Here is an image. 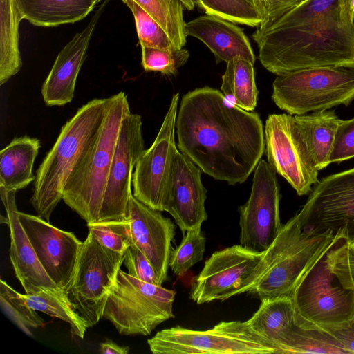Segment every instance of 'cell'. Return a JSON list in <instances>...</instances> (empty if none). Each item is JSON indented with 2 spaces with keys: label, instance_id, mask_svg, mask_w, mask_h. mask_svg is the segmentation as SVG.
<instances>
[{
  "label": "cell",
  "instance_id": "7dc6e473",
  "mask_svg": "<svg viewBox=\"0 0 354 354\" xmlns=\"http://www.w3.org/2000/svg\"><path fill=\"white\" fill-rule=\"evenodd\" d=\"M353 243H354V241H353Z\"/></svg>",
  "mask_w": 354,
  "mask_h": 354
},
{
  "label": "cell",
  "instance_id": "bcb514c9",
  "mask_svg": "<svg viewBox=\"0 0 354 354\" xmlns=\"http://www.w3.org/2000/svg\"><path fill=\"white\" fill-rule=\"evenodd\" d=\"M96 3H98L100 1H101V0H95Z\"/></svg>",
  "mask_w": 354,
  "mask_h": 354
},
{
  "label": "cell",
  "instance_id": "ab89813d",
  "mask_svg": "<svg viewBox=\"0 0 354 354\" xmlns=\"http://www.w3.org/2000/svg\"><path fill=\"white\" fill-rule=\"evenodd\" d=\"M352 158H354V118L339 120L329 161L340 162Z\"/></svg>",
  "mask_w": 354,
  "mask_h": 354
},
{
  "label": "cell",
  "instance_id": "603a6c76",
  "mask_svg": "<svg viewBox=\"0 0 354 354\" xmlns=\"http://www.w3.org/2000/svg\"><path fill=\"white\" fill-rule=\"evenodd\" d=\"M307 154L318 171L330 164L336 130L340 119L333 111L310 115H292Z\"/></svg>",
  "mask_w": 354,
  "mask_h": 354
},
{
  "label": "cell",
  "instance_id": "74e56055",
  "mask_svg": "<svg viewBox=\"0 0 354 354\" xmlns=\"http://www.w3.org/2000/svg\"><path fill=\"white\" fill-rule=\"evenodd\" d=\"M327 259L338 282L345 288L354 290V243L339 239L328 250Z\"/></svg>",
  "mask_w": 354,
  "mask_h": 354
},
{
  "label": "cell",
  "instance_id": "ee69618b",
  "mask_svg": "<svg viewBox=\"0 0 354 354\" xmlns=\"http://www.w3.org/2000/svg\"><path fill=\"white\" fill-rule=\"evenodd\" d=\"M344 3L350 15L354 17V0H344Z\"/></svg>",
  "mask_w": 354,
  "mask_h": 354
},
{
  "label": "cell",
  "instance_id": "7bdbcfd3",
  "mask_svg": "<svg viewBox=\"0 0 354 354\" xmlns=\"http://www.w3.org/2000/svg\"><path fill=\"white\" fill-rule=\"evenodd\" d=\"M100 352L103 354H127L129 348L120 346L112 341H106L100 344Z\"/></svg>",
  "mask_w": 354,
  "mask_h": 354
},
{
  "label": "cell",
  "instance_id": "60d3db41",
  "mask_svg": "<svg viewBox=\"0 0 354 354\" xmlns=\"http://www.w3.org/2000/svg\"><path fill=\"white\" fill-rule=\"evenodd\" d=\"M124 263L131 276L147 283L160 285L151 263L133 243L125 252Z\"/></svg>",
  "mask_w": 354,
  "mask_h": 354
},
{
  "label": "cell",
  "instance_id": "44dd1931",
  "mask_svg": "<svg viewBox=\"0 0 354 354\" xmlns=\"http://www.w3.org/2000/svg\"><path fill=\"white\" fill-rule=\"evenodd\" d=\"M17 191L0 187V195L6 212V223L10 230L9 255L16 277L26 294L42 290L59 289L47 274L19 219L16 204Z\"/></svg>",
  "mask_w": 354,
  "mask_h": 354
},
{
  "label": "cell",
  "instance_id": "3957f363",
  "mask_svg": "<svg viewBox=\"0 0 354 354\" xmlns=\"http://www.w3.org/2000/svg\"><path fill=\"white\" fill-rule=\"evenodd\" d=\"M111 101V96L95 98L79 108L36 171L30 201L37 216L47 222L62 200L66 184L92 149Z\"/></svg>",
  "mask_w": 354,
  "mask_h": 354
},
{
  "label": "cell",
  "instance_id": "ffe728a7",
  "mask_svg": "<svg viewBox=\"0 0 354 354\" xmlns=\"http://www.w3.org/2000/svg\"><path fill=\"white\" fill-rule=\"evenodd\" d=\"M109 1L104 0L100 5L88 24L57 55L41 87L43 100L47 106H64L73 99L77 78L90 41Z\"/></svg>",
  "mask_w": 354,
  "mask_h": 354
},
{
  "label": "cell",
  "instance_id": "836d02e7",
  "mask_svg": "<svg viewBox=\"0 0 354 354\" xmlns=\"http://www.w3.org/2000/svg\"><path fill=\"white\" fill-rule=\"evenodd\" d=\"M178 245L173 250L169 268L178 277L183 276L193 266L203 259L206 239L201 228L187 230Z\"/></svg>",
  "mask_w": 354,
  "mask_h": 354
},
{
  "label": "cell",
  "instance_id": "4316f807",
  "mask_svg": "<svg viewBox=\"0 0 354 354\" xmlns=\"http://www.w3.org/2000/svg\"><path fill=\"white\" fill-rule=\"evenodd\" d=\"M22 17L15 0H0V85L22 66L19 26Z\"/></svg>",
  "mask_w": 354,
  "mask_h": 354
},
{
  "label": "cell",
  "instance_id": "d6986e66",
  "mask_svg": "<svg viewBox=\"0 0 354 354\" xmlns=\"http://www.w3.org/2000/svg\"><path fill=\"white\" fill-rule=\"evenodd\" d=\"M127 219L133 243L144 253L153 266L160 285L167 280L171 242L176 226L160 211L153 209L132 194Z\"/></svg>",
  "mask_w": 354,
  "mask_h": 354
},
{
  "label": "cell",
  "instance_id": "4dcf8cb0",
  "mask_svg": "<svg viewBox=\"0 0 354 354\" xmlns=\"http://www.w3.org/2000/svg\"><path fill=\"white\" fill-rule=\"evenodd\" d=\"M166 31L178 49L187 42L183 19L185 6L180 0H133Z\"/></svg>",
  "mask_w": 354,
  "mask_h": 354
},
{
  "label": "cell",
  "instance_id": "d4e9b609",
  "mask_svg": "<svg viewBox=\"0 0 354 354\" xmlns=\"http://www.w3.org/2000/svg\"><path fill=\"white\" fill-rule=\"evenodd\" d=\"M23 19L37 26L53 27L84 19L95 0H15Z\"/></svg>",
  "mask_w": 354,
  "mask_h": 354
},
{
  "label": "cell",
  "instance_id": "9a60e30c",
  "mask_svg": "<svg viewBox=\"0 0 354 354\" xmlns=\"http://www.w3.org/2000/svg\"><path fill=\"white\" fill-rule=\"evenodd\" d=\"M145 150L141 116L130 112L122 122L97 222L127 220L132 175Z\"/></svg>",
  "mask_w": 354,
  "mask_h": 354
},
{
  "label": "cell",
  "instance_id": "f6af8a7d",
  "mask_svg": "<svg viewBox=\"0 0 354 354\" xmlns=\"http://www.w3.org/2000/svg\"><path fill=\"white\" fill-rule=\"evenodd\" d=\"M185 8L188 10H192L196 5V0H180Z\"/></svg>",
  "mask_w": 354,
  "mask_h": 354
},
{
  "label": "cell",
  "instance_id": "8d00e7d4",
  "mask_svg": "<svg viewBox=\"0 0 354 354\" xmlns=\"http://www.w3.org/2000/svg\"><path fill=\"white\" fill-rule=\"evenodd\" d=\"M88 232L102 245L119 253H125L133 243L129 220L87 224Z\"/></svg>",
  "mask_w": 354,
  "mask_h": 354
},
{
  "label": "cell",
  "instance_id": "7c38bea8",
  "mask_svg": "<svg viewBox=\"0 0 354 354\" xmlns=\"http://www.w3.org/2000/svg\"><path fill=\"white\" fill-rule=\"evenodd\" d=\"M280 199L276 172L260 160L254 169L249 198L239 207L241 246L259 253L270 247L283 226Z\"/></svg>",
  "mask_w": 354,
  "mask_h": 354
},
{
  "label": "cell",
  "instance_id": "277c9868",
  "mask_svg": "<svg viewBox=\"0 0 354 354\" xmlns=\"http://www.w3.org/2000/svg\"><path fill=\"white\" fill-rule=\"evenodd\" d=\"M343 232H306L297 214L289 219L263 252L261 260L239 295L250 292L259 299L291 298L302 277L337 241Z\"/></svg>",
  "mask_w": 354,
  "mask_h": 354
},
{
  "label": "cell",
  "instance_id": "83f0119b",
  "mask_svg": "<svg viewBox=\"0 0 354 354\" xmlns=\"http://www.w3.org/2000/svg\"><path fill=\"white\" fill-rule=\"evenodd\" d=\"M226 65L222 75L221 91L232 104L247 111H253L258 100L253 64L241 57H235Z\"/></svg>",
  "mask_w": 354,
  "mask_h": 354
},
{
  "label": "cell",
  "instance_id": "5b68a950",
  "mask_svg": "<svg viewBox=\"0 0 354 354\" xmlns=\"http://www.w3.org/2000/svg\"><path fill=\"white\" fill-rule=\"evenodd\" d=\"M130 112L124 92L120 91L111 96L92 149L64 188L62 200L87 224L98 221L122 122Z\"/></svg>",
  "mask_w": 354,
  "mask_h": 354
},
{
  "label": "cell",
  "instance_id": "f35d334b",
  "mask_svg": "<svg viewBox=\"0 0 354 354\" xmlns=\"http://www.w3.org/2000/svg\"><path fill=\"white\" fill-rule=\"evenodd\" d=\"M258 13L261 23L257 28L263 30L285 14L306 0H246Z\"/></svg>",
  "mask_w": 354,
  "mask_h": 354
},
{
  "label": "cell",
  "instance_id": "8fae6325",
  "mask_svg": "<svg viewBox=\"0 0 354 354\" xmlns=\"http://www.w3.org/2000/svg\"><path fill=\"white\" fill-rule=\"evenodd\" d=\"M296 214L304 230L313 233L342 232L354 241V168L318 181Z\"/></svg>",
  "mask_w": 354,
  "mask_h": 354
},
{
  "label": "cell",
  "instance_id": "7402d4cb",
  "mask_svg": "<svg viewBox=\"0 0 354 354\" xmlns=\"http://www.w3.org/2000/svg\"><path fill=\"white\" fill-rule=\"evenodd\" d=\"M187 37L201 41L213 53L217 64L241 57L255 62L256 57L243 29L222 18L205 15L185 22Z\"/></svg>",
  "mask_w": 354,
  "mask_h": 354
},
{
  "label": "cell",
  "instance_id": "2e32d148",
  "mask_svg": "<svg viewBox=\"0 0 354 354\" xmlns=\"http://www.w3.org/2000/svg\"><path fill=\"white\" fill-rule=\"evenodd\" d=\"M262 257L263 252H252L240 244L214 252L193 281L191 299L203 304L239 295Z\"/></svg>",
  "mask_w": 354,
  "mask_h": 354
},
{
  "label": "cell",
  "instance_id": "8992f818",
  "mask_svg": "<svg viewBox=\"0 0 354 354\" xmlns=\"http://www.w3.org/2000/svg\"><path fill=\"white\" fill-rule=\"evenodd\" d=\"M272 99L290 115L348 105L354 100V67L319 66L277 75Z\"/></svg>",
  "mask_w": 354,
  "mask_h": 354
},
{
  "label": "cell",
  "instance_id": "484cf974",
  "mask_svg": "<svg viewBox=\"0 0 354 354\" xmlns=\"http://www.w3.org/2000/svg\"><path fill=\"white\" fill-rule=\"evenodd\" d=\"M245 322L255 334L272 345L279 353L278 344L295 323L292 299L261 300L258 310Z\"/></svg>",
  "mask_w": 354,
  "mask_h": 354
},
{
  "label": "cell",
  "instance_id": "9c48e42d",
  "mask_svg": "<svg viewBox=\"0 0 354 354\" xmlns=\"http://www.w3.org/2000/svg\"><path fill=\"white\" fill-rule=\"evenodd\" d=\"M147 343L153 354L275 353L245 321H223L206 330L176 326L157 332Z\"/></svg>",
  "mask_w": 354,
  "mask_h": 354
},
{
  "label": "cell",
  "instance_id": "30bf717a",
  "mask_svg": "<svg viewBox=\"0 0 354 354\" xmlns=\"http://www.w3.org/2000/svg\"><path fill=\"white\" fill-rule=\"evenodd\" d=\"M328 251L293 292L291 299L296 324L328 325L354 317V290L344 288L335 279L328 262Z\"/></svg>",
  "mask_w": 354,
  "mask_h": 354
},
{
  "label": "cell",
  "instance_id": "f1b7e54d",
  "mask_svg": "<svg viewBox=\"0 0 354 354\" xmlns=\"http://www.w3.org/2000/svg\"><path fill=\"white\" fill-rule=\"evenodd\" d=\"M279 353H348L326 331L312 324H296L278 344Z\"/></svg>",
  "mask_w": 354,
  "mask_h": 354
},
{
  "label": "cell",
  "instance_id": "f546056e",
  "mask_svg": "<svg viewBox=\"0 0 354 354\" xmlns=\"http://www.w3.org/2000/svg\"><path fill=\"white\" fill-rule=\"evenodd\" d=\"M24 298L34 310L42 312L68 323L71 334L81 339L88 328L85 320L74 310L65 291L58 289L42 290L32 294H23Z\"/></svg>",
  "mask_w": 354,
  "mask_h": 354
},
{
  "label": "cell",
  "instance_id": "7a4b0ae2",
  "mask_svg": "<svg viewBox=\"0 0 354 354\" xmlns=\"http://www.w3.org/2000/svg\"><path fill=\"white\" fill-rule=\"evenodd\" d=\"M252 37L261 64L276 75L319 66L354 67V17L344 0H306Z\"/></svg>",
  "mask_w": 354,
  "mask_h": 354
},
{
  "label": "cell",
  "instance_id": "b9f144b4",
  "mask_svg": "<svg viewBox=\"0 0 354 354\" xmlns=\"http://www.w3.org/2000/svg\"><path fill=\"white\" fill-rule=\"evenodd\" d=\"M314 325L332 335L348 353H354V317L335 324Z\"/></svg>",
  "mask_w": 354,
  "mask_h": 354
},
{
  "label": "cell",
  "instance_id": "e575fe53",
  "mask_svg": "<svg viewBox=\"0 0 354 354\" xmlns=\"http://www.w3.org/2000/svg\"><path fill=\"white\" fill-rule=\"evenodd\" d=\"M131 11L140 46L176 48L162 27L133 0H122ZM178 49V48H177Z\"/></svg>",
  "mask_w": 354,
  "mask_h": 354
},
{
  "label": "cell",
  "instance_id": "ac0fdd59",
  "mask_svg": "<svg viewBox=\"0 0 354 354\" xmlns=\"http://www.w3.org/2000/svg\"><path fill=\"white\" fill-rule=\"evenodd\" d=\"M201 170L184 154L176 153L163 211L168 212L183 232L201 228L207 219V189Z\"/></svg>",
  "mask_w": 354,
  "mask_h": 354
},
{
  "label": "cell",
  "instance_id": "4fadbf2b",
  "mask_svg": "<svg viewBox=\"0 0 354 354\" xmlns=\"http://www.w3.org/2000/svg\"><path fill=\"white\" fill-rule=\"evenodd\" d=\"M179 98V93L173 95L156 139L143 151L132 175L134 197L160 212L163 211L175 156L178 151L175 131Z\"/></svg>",
  "mask_w": 354,
  "mask_h": 354
},
{
  "label": "cell",
  "instance_id": "d590c367",
  "mask_svg": "<svg viewBox=\"0 0 354 354\" xmlns=\"http://www.w3.org/2000/svg\"><path fill=\"white\" fill-rule=\"evenodd\" d=\"M141 64L145 71L160 72L165 75H175L185 64L189 53L185 48L161 49L141 47Z\"/></svg>",
  "mask_w": 354,
  "mask_h": 354
},
{
  "label": "cell",
  "instance_id": "e0dca14e",
  "mask_svg": "<svg viewBox=\"0 0 354 354\" xmlns=\"http://www.w3.org/2000/svg\"><path fill=\"white\" fill-rule=\"evenodd\" d=\"M19 219L41 266L57 287L65 291L83 242L73 232L57 228L38 216L19 212Z\"/></svg>",
  "mask_w": 354,
  "mask_h": 354
},
{
  "label": "cell",
  "instance_id": "52a82bcc",
  "mask_svg": "<svg viewBox=\"0 0 354 354\" xmlns=\"http://www.w3.org/2000/svg\"><path fill=\"white\" fill-rule=\"evenodd\" d=\"M176 292L138 279L120 270L102 317L122 335L147 336L161 323L174 317Z\"/></svg>",
  "mask_w": 354,
  "mask_h": 354
},
{
  "label": "cell",
  "instance_id": "5bb4252c",
  "mask_svg": "<svg viewBox=\"0 0 354 354\" xmlns=\"http://www.w3.org/2000/svg\"><path fill=\"white\" fill-rule=\"evenodd\" d=\"M268 163L283 176L299 196L306 195L318 182L313 166L299 136L292 115H268L264 126Z\"/></svg>",
  "mask_w": 354,
  "mask_h": 354
},
{
  "label": "cell",
  "instance_id": "d6a6232c",
  "mask_svg": "<svg viewBox=\"0 0 354 354\" xmlns=\"http://www.w3.org/2000/svg\"><path fill=\"white\" fill-rule=\"evenodd\" d=\"M196 5L206 15L234 24L258 28L261 23L258 13L246 0H196Z\"/></svg>",
  "mask_w": 354,
  "mask_h": 354
},
{
  "label": "cell",
  "instance_id": "ba28073f",
  "mask_svg": "<svg viewBox=\"0 0 354 354\" xmlns=\"http://www.w3.org/2000/svg\"><path fill=\"white\" fill-rule=\"evenodd\" d=\"M124 254L102 245L89 232L83 241L65 293L88 328L102 317L108 296L124 263Z\"/></svg>",
  "mask_w": 354,
  "mask_h": 354
},
{
  "label": "cell",
  "instance_id": "cb8c5ba5",
  "mask_svg": "<svg viewBox=\"0 0 354 354\" xmlns=\"http://www.w3.org/2000/svg\"><path fill=\"white\" fill-rule=\"evenodd\" d=\"M40 140L28 136L13 139L0 151V187L18 191L35 180L32 169Z\"/></svg>",
  "mask_w": 354,
  "mask_h": 354
},
{
  "label": "cell",
  "instance_id": "6da1fadb",
  "mask_svg": "<svg viewBox=\"0 0 354 354\" xmlns=\"http://www.w3.org/2000/svg\"><path fill=\"white\" fill-rule=\"evenodd\" d=\"M177 147L205 174L234 185L244 183L265 151L259 115L204 86L184 95L176 120Z\"/></svg>",
  "mask_w": 354,
  "mask_h": 354
},
{
  "label": "cell",
  "instance_id": "1f68e13d",
  "mask_svg": "<svg viewBox=\"0 0 354 354\" xmlns=\"http://www.w3.org/2000/svg\"><path fill=\"white\" fill-rule=\"evenodd\" d=\"M0 303L9 319L26 335L32 336L30 328L44 326L43 319L28 306L23 294L2 279L0 280Z\"/></svg>",
  "mask_w": 354,
  "mask_h": 354
}]
</instances>
